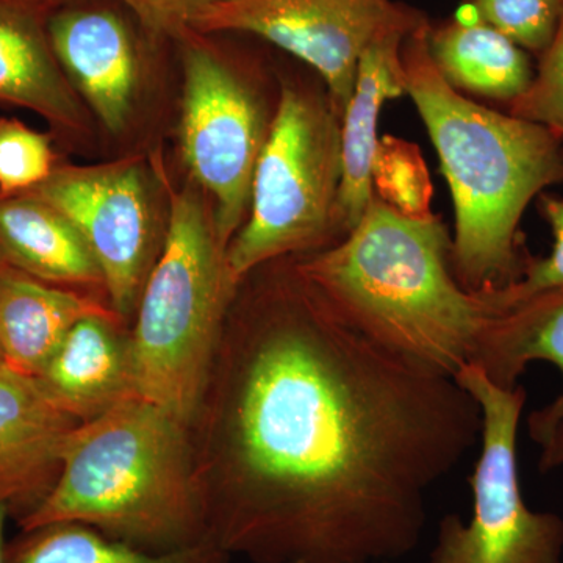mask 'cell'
Wrapping results in <instances>:
<instances>
[{
  "mask_svg": "<svg viewBox=\"0 0 563 563\" xmlns=\"http://www.w3.org/2000/svg\"><path fill=\"white\" fill-rule=\"evenodd\" d=\"M231 559L210 540L172 553H151L90 526L60 521L24 529L5 544L3 563H229Z\"/></svg>",
  "mask_w": 563,
  "mask_h": 563,
  "instance_id": "obj_20",
  "label": "cell"
},
{
  "mask_svg": "<svg viewBox=\"0 0 563 563\" xmlns=\"http://www.w3.org/2000/svg\"><path fill=\"white\" fill-rule=\"evenodd\" d=\"M422 21L402 46L412 98L453 192L451 266L470 291L503 288L525 272L518 225L526 207L563 180L561 139L550 129L463 98L444 79Z\"/></svg>",
  "mask_w": 563,
  "mask_h": 563,
  "instance_id": "obj_3",
  "label": "cell"
},
{
  "mask_svg": "<svg viewBox=\"0 0 563 563\" xmlns=\"http://www.w3.org/2000/svg\"><path fill=\"white\" fill-rule=\"evenodd\" d=\"M420 14L395 0H224L202 11L192 32L252 33L290 52L320 74L342 117L365 47Z\"/></svg>",
  "mask_w": 563,
  "mask_h": 563,
  "instance_id": "obj_10",
  "label": "cell"
},
{
  "mask_svg": "<svg viewBox=\"0 0 563 563\" xmlns=\"http://www.w3.org/2000/svg\"><path fill=\"white\" fill-rule=\"evenodd\" d=\"M41 7L36 0H0V102L74 131L84 113L52 51Z\"/></svg>",
  "mask_w": 563,
  "mask_h": 563,
  "instance_id": "obj_15",
  "label": "cell"
},
{
  "mask_svg": "<svg viewBox=\"0 0 563 563\" xmlns=\"http://www.w3.org/2000/svg\"><path fill=\"white\" fill-rule=\"evenodd\" d=\"M7 368L5 357H3L2 347H0V369Z\"/></svg>",
  "mask_w": 563,
  "mask_h": 563,
  "instance_id": "obj_29",
  "label": "cell"
},
{
  "mask_svg": "<svg viewBox=\"0 0 563 563\" xmlns=\"http://www.w3.org/2000/svg\"><path fill=\"white\" fill-rule=\"evenodd\" d=\"M27 192L51 203L77 229L101 268L111 309L132 325L163 243L139 163L57 166Z\"/></svg>",
  "mask_w": 563,
  "mask_h": 563,
  "instance_id": "obj_9",
  "label": "cell"
},
{
  "mask_svg": "<svg viewBox=\"0 0 563 563\" xmlns=\"http://www.w3.org/2000/svg\"><path fill=\"white\" fill-rule=\"evenodd\" d=\"M9 518V507L0 503V563H3V555H5V523Z\"/></svg>",
  "mask_w": 563,
  "mask_h": 563,
  "instance_id": "obj_28",
  "label": "cell"
},
{
  "mask_svg": "<svg viewBox=\"0 0 563 563\" xmlns=\"http://www.w3.org/2000/svg\"><path fill=\"white\" fill-rule=\"evenodd\" d=\"M426 18L399 22L380 32L358 60L354 90L342 114V184L336 202L339 231L350 233L374 199L377 128L385 102L407 95L402 46Z\"/></svg>",
  "mask_w": 563,
  "mask_h": 563,
  "instance_id": "obj_14",
  "label": "cell"
},
{
  "mask_svg": "<svg viewBox=\"0 0 563 563\" xmlns=\"http://www.w3.org/2000/svg\"><path fill=\"white\" fill-rule=\"evenodd\" d=\"M550 362L563 376V290L544 292L495 314L481 335L476 358L485 376L503 388L518 385L529 363ZM563 420V390L529 415V435L540 446Z\"/></svg>",
  "mask_w": 563,
  "mask_h": 563,
  "instance_id": "obj_16",
  "label": "cell"
},
{
  "mask_svg": "<svg viewBox=\"0 0 563 563\" xmlns=\"http://www.w3.org/2000/svg\"><path fill=\"white\" fill-rule=\"evenodd\" d=\"M342 117L331 99L285 85L252 179L250 213L228 247L236 282L320 251L339 231Z\"/></svg>",
  "mask_w": 563,
  "mask_h": 563,
  "instance_id": "obj_6",
  "label": "cell"
},
{
  "mask_svg": "<svg viewBox=\"0 0 563 563\" xmlns=\"http://www.w3.org/2000/svg\"><path fill=\"white\" fill-rule=\"evenodd\" d=\"M540 210L553 231V250L547 257L529 258L523 274L512 284L483 290L495 313L506 312L544 292L563 290V199L543 196Z\"/></svg>",
  "mask_w": 563,
  "mask_h": 563,
  "instance_id": "obj_23",
  "label": "cell"
},
{
  "mask_svg": "<svg viewBox=\"0 0 563 563\" xmlns=\"http://www.w3.org/2000/svg\"><path fill=\"white\" fill-rule=\"evenodd\" d=\"M433 63L455 90L514 102L532 84L525 49L483 20L429 27Z\"/></svg>",
  "mask_w": 563,
  "mask_h": 563,
  "instance_id": "obj_19",
  "label": "cell"
},
{
  "mask_svg": "<svg viewBox=\"0 0 563 563\" xmlns=\"http://www.w3.org/2000/svg\"><path fill=\"white\" fill-rule=\"evenodd\" d=\"M542 457H540V472H553L563 466V420L555 426L554 431L542 444Z\"/></svg>",
  "mask_w": 563,
  "mask_h": 563,
  "instance_id": "obj_27",
  "label": "cell"
},
{
  "mask_svg": "<svg viewBox=\"0 0 563 563\" xmlns=\"http://www.w3.org/2000/svg\"><path fill=\"white\" fill-rule=\"evenodd\" d=\"M213 211L196 188L169 195L161 254L132 324L139 395L191 428L239 291Z\"/></svg>",
  "mask_w": 563,
  "mask_h": 563,
  "instance_id": "obj_5",
  "label": "cell"
},
{
  "mask_svg": "<svg viewBox=\"0 0 563 563\" xmlns=\"http://www.w3.org/2000/svg\"><path fill=\"white\" fill-rule=\"evenodd\" d=\"M421 162L415 158V151L402 143L387 139L379 144L374 163V184L384 185L387 203L410 217L429 214V184Z\"/></svg>",
  "mask_w": 563,
  "mask_h": 563,
  "instance_id": "obj_24",
  "label": "cell"
},
{
  "mask_svg": "<svg viewBox=\"0 0 563 563\" xmlns=\"http://www.w3.org/2000/svg\"><path fill=\"white\" fill-rule=\"evenodd\" d=\"M109 302L0 265V347L7 368L36 377L70 329Z\"/></svg>",
  "mask_w": 563,
  "mask_h": 563,
  "instance_id": "obj_18",
  "label": "cell"
},
{
  "mask_svg": "<svg viewBox=\"0 0 563 563\" xmlns=\"http://www.w3.org/2000/svg\"><path fill=\"white\" fill-rule=\"evenodd\" d=\"M79 424L33 377L0 369V503L18 525L57 483L63 448Z\"/></svg>",
  "mask_w": 563,
  "mask_h": 563,
  "instance_id": "obj_11",
  "label": "cell"
},
{
  "mask_svg": "<svg viewBox=\"0 0 563 563\" xmlns=\"http://www.w3.org/2000/svg\"><path fill=\"white\" fill-rule=\"evenodd\" d=\"M0 265L70 290H103L101 268L77 229L27 191L0 196Z\"/></svg>",
  "mask_w": 563,
  "mask_h": 563,
  "instance_id": "obj_17",
  "label": "cell"
},
{
  "mask_svg": "<svg viewBox=\"0 0 563 563\" xmlns=\"http://www.w3.org/2000/svg\"><path fill=\"white\" fill-rule=\"evenodd\" d=\"M512 114L537 122L563 136V13L550 46L543 52L539 73L520 98L512 102Z\"/></svg>",
  "mask_w": 563,
  "mask_h": 563,
  "instance_id": "obj_25",
  "label": "cell"
},
{
  "mask_svg": "<svg viewBox=\"0 0 563 563\" xmlns=\"http://www.w3.org/2000/svg\"><path fill=\"white\" fill-rule=\"evenodd\" d=\"M47 32L74 91L107 131H124L140 85L139 54L125 22L109 10L70 9L54 14Z\"/></svg>",
  "mask_w": 563,
  "mask_h": 563,
  "instance_id": "obj_12",
  "label": "cell"
},
{
  "mask_svg": "<svg viewBox=\"0 0 563 563\" xmlns=\"http://www.w3.org/2000/svg\"><path fill=\"white\" fill-rule=\"evenodd\" d=\"M55 168L54 151L46 135L21 121L0 120V196L31 191Z\"/></svg>",
  "mask_w": 563,
  "mask_h": 563,
  "instance_id": "obj_21",
  "label": "cell"
},
{
  "mask_svg": "<svg viewBox=\"0 0 563 563\" xmlns=\"http://www.w3.org/2000/svg\"><path fill=\"white\" fill-rule=\"evenodd\" d=\"M239 291L191 422L209 540L251 563H383L481 442L451 374L343 320L292 263Z\"/></svg>",
  "mask_w": 563,
  "mask_h": 563,
  "instance_id": "obj_1",
  "label": "cell"
},
{
  "mask_svg": "<svg viewBox=\"0 0 563 563\" xmlns=\"http://www.w3.org/2000/svg\"><path fill=\"white\" fill-rule=\"evenodd\" d=\"M181 65V155L196 184L213 198L218 233L229 246L250 211L269 125L254 92L209 47L185 44Z\"/></svg>",
  "mask_w": 563,
  "mask_h": 563,
  "instance_id": "obj_8",
  "label": "cell"
},
{
  "mask_svg": "<svg viewBox=\"0 0 563 563\" xmlns=\"http://www.w3.org/2000/svg\"><path fill=\"white\" fill-rule=\"evenodd\" d=\"M33 379L77 422L102 417L140 396L132 325L113 310L81 318Z\"/></svg>",
  "mask_w": 563,
  "mask_h": 563,
  "instance_id": "obj_13",
  "label": "cell"
},
{
  "mask_svg": "<svg viewBox=\"0 0 563 563\" xmlns=\"http://www.w3.org/2000/svg\"><path fill=\"white\" fill-rule=\"evenodd\" d=\"M41 5H60L73 0H36ZM152 32L169 36H187L211 0H120Z\"/></svg>",
  "mask_w": 563,
  "mask_h": 563,
  "instance_id": "obj_26",
  "label": "cell"
},
{
  "mask_svg": "<svg viewBox=\"0 0 563 563\" xmlns=\"http://www.w3.org/2000/svg\"><path fill=\"white\" fill-rule=\"evenodd\" d=\"M211 2H224V0H211Z\"/></svg>",
  "mask_w": 563,
  "mask_h": 563,
  "instance_id": "obj_30",
  "label": "cell"
},
{
  "mask_svg": "<svg viewBox=\"0 0 563 563\" xmlns=\"http://www.w3.org/2000/svg\"><path fill=\"white\" fill-rule=\"evenodd\" d=\"M479 20L514 41L521 49L550 46L563 13V0H474Z\"/></svg>",
  "mask_w": 563,
  "mask_h": 563,
  "instance_id": "obj_22",
  "label": "cell"
},
{
  "mask_svg": "<svg viewBox=\"0 0 563 563\" xmlns=\"http://www.w3.org/2000/svg\"><path fill=\"white\" fill-rule=\"evenodd\" d=\"M483 413L481 454L470 487L472 517L440 521L428 563H562L563 520L529 509L518 472V429L526 390L503 388L476 365L455 374Z\"/></svg>",
  "mask_w": 563,
  "mask_h": 563,
  "instance_id": "obj_7",
  "label": "cell"
},
{
  "mask_svg": "<svg viewBox=\"0 0 563 563\" xmlns=\"http://www.w3.org/2000/svg\"><path fill=\"white\" fill-rule=\"evenodd\" d=\"M451 246L439 218L410 217L374 196L339 243L292 265L374 342L455 377L496 313L483 290L462 287Z\"/></svg>",
  "mask_w": 563,
  "mask_h": 563,
  "instance_id": "obj_2",
  "label": "cell"
},
{
  "mask_svg": "<svg viewBox=\"0 0 563 563\" xmlns=\"http://www.w3.org/2000/svg\"><path fill=\"white\" fill-rule=\"evenodd\" d=\"M80 523L151 553L209 540L191 431L141 396L66 440L57 483L20 528Z\"/></svg>",
  "mask_w": 563,
  "mask_h": 563,
  "instance_id": "obj_4",
  "label": "cell"
}]
</instances>
